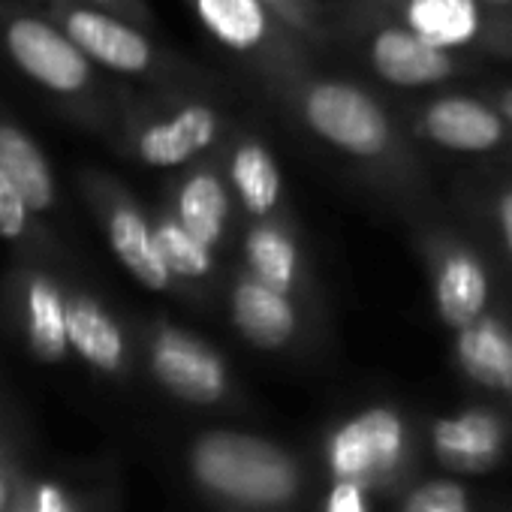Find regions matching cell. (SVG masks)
Instances as JSON below:
<instances>
[{"instance_id": "1", "label": "cell", "mask_w": 512, "mask_h": 512, "mask_svg": "<svg viewBox=\"0 0 512 512\" xmlns=\"http://www.w3.org/2000/svg\"><path fill=\"white\" fill-rule=\"evenodd\" d=\"M193 464L211 491L244 503H281L296 488V470L290 458L256 437H205L196 446Z\"/></svg>"}, {"instance_id": "2", "label": "cell", "mask_w": 512, "mask_h": 512, "mask_svg": "<svg viewBox=\"0 0 512 512\" xmlns=\"http://www.w3.org/2000/svg\"><path fill=\"white\" fill-rule=\"evenodd\" d=\"M305 118L326 142L359 157L380 154L392 136L383 109L365 91L344 82L314 85L305 100Z\"/></svg>"}, {"instance_id": "3", "label": "cell", "mask_w": 512, "mask_h": 512, "mask_svg": "<svg viewBox=\"0 0 512 512\" xmlns=\"http://www.w3.org/2000/svg\"><path fill=\"white\" fill-rule=\"evenodd\" d=\"M404 449V428L392 410H368L350 419L329 446V461L338 479L371 482L389 473Z\"/></svg>"}, {"instance_id": "4", "label": "cell", "mask_w": 512, "mask_h": 512, "mask_svg": "<svg viewBox=\"0 0 512 512\" xmlns=\"http://www.w3.org/2000/svg\"><path fill=\"white\" fill-rule=\"evenodd\" d=\"M7 43L13 58L52 91L73 94L88 85V61L85 52L55 28L37 19H19L7 31Z\"/></svg>"}, {"instance_id": "5", "label": "cell", "mask_w": 512, "mask_h": 512, "mask_svg": "<svg viewBox=\"0 0 512 512\" xmlns=\"http://www.w3.org/2000/svg\"><path fill=\"white\" fill-rule=\"evenodd\" d=\"M157 377L187 401H214L223 395V362L196 338L181 332H163L154 344Z\"/></svg>"}, {"instance_id": "6", "label": "cell", "mask_w": 512, "mask_h": 512, "mask_svg": "<svg viewBox=\"0 0 512 512\" xmlns=\"http://www.w3.org/2000/svg\"><path fill=\"white\" fill-rule=\"evenodd\" d=\"M371 61L377 73L401 88H419V85H434L449 79L452 61L446 49H437L425 43L419 34L410 28H386L377 34L371 46Z\"/></svg>"}, {"instance_id": "7", "label": "cell", "mask_w": 512, "mask_h": 512, "mask_svg": "<svg viewBox=\"0 0 512 512\" xmlns=\"http://www.w3.org/2000/svg\"><path fill=\"white\" fill-rule=\"evenodd\" d=\"M67 34L88 58L106 64L112 70L142 73L151 64L148 40L112 16H103L94 10H79L67 19Z\"/></svg>"}, {"instance_id": "8", "label": "cell", "mask_w": 512, "mask_h": 512, "mask_svg": "<svg viewBox=\"0 0 512 512\" xmlns=\"http://www.w3.org/2000/svg\"><path fill=\"white\" fill-rule=\"evenodd\" d=\"M425 130L452 151H491L503 139V121L473 97H443L428 106Z\"/></svg>"}, {"instance_id": "9", "label": "cell", "mask_w": 512, "mask_h": 512, "mask_svg": "<svg viewBox=\"0 0 512 512\" xmlns=\"http://www.w3.org/2000/svg\"><path fill=\"white\" fill-rule=\"evenodd\" d=\"M232 317L235 326L260 347H281L296 329V311L287 293L263 284L256 275H247L235 284Z\"/></svg>"}, {"instance_id": "10", "label": "cell", "mask_w": 512, "mask_h": 512, "mask_svg": "<svg viewBox=\"0 0 512 512\" xmlns=\"http://www.w3.org/2000/svg\"><path fill=\"white\" fill-rule=\"evenodd\" d=\"M217 136V115L214 109L193 103L184 106L169 121L148 127L139 136V157L151 166H178L199 151H205Z\"/></svg>"}, {"instance_id": "11", "label": "cell", "mask_w": 512, "mask_h": 512, "mask_svg": "<svg viewBox=\"0 0 512 512\" xmlns=\"http://www.w3.org/2000/svg\"><path fill=\"white\" fill-rule=\"evenodd\" d=\"M109 238L118 253V260L127 266V272L145 284L148 290H166L172 281V269L163 256V247L157 241V232L145 223L139 211L130 205H118L109 223Z\"/></svg>"}, {"instance_id": "12", "label": "cell", "mask_w": 512, "mask_h": 512, "mask_svg": "<svg viewBox=\"0 0 512 512\" xmlns=\"http://www.w3.org/2000/svg\"><path fill=\"white\" fill-rule=\"evenodd\" d=\"M485 299H488V275L482 263L470 250H452L443 260L434 284V302L440 317L449 326L464 329L482 317Z\"/></svg>"}, {"instance_id": "13", "label": "cell", "mask_w": 512, "mask_h": 512, "mask_svg": "<svg viewBox=\"0 0 512 512\" xmlns=\"http://www.w3.org/2000/svg\"><path fill=\"white\" fill-rule=\"evenodd\" d=\"M458 362L473 380L512 392V332L500 320L479 317L464 326L458 335Z\"/></svg>"}, {"instance_id": "14", "label": "cell", "mask_w": 512, "mask_h": 512, "mask_svg": "<svg viewBox=\"0 0 512 512\" xmlns=\"http://www.w3.org/2000/svg\"><path fill=\"white\" fill-rule=\"evenodd\" d=\"M407 28L437 49L467 46L479 34L476 0H407Z\"/></svg>"}, {"instance_id": "15", "label": "cell", "mask_w": 512, "mask_h": 512, "mask_svg": "<svg viewBox=\"0 0 512 512\" xmlns=\"http://www.w3.org/2000/svg\"><path fill=\"white\" fill-rule=\"evenodd\" d=\"M0 169L16 181L28 208L46 211L55 202V184L40 148L10 124H0Z\"/></svg>"}, {"instance_id": "16", "label": "cell", "mask_w": 512, "mask_h": 512, "mask_svg": "<svg viewBox=\"0 0 512 512\" xmlns=\"http://www.w3.org/2000/svg\"><path fill=\"white\" fill-rule=\"evenodd\" d=\"M67 335L70 344L97 368L115 371L124 356V341L115 320L91 299H73L67 305Z\"/></svg>"}, {"instance_id": "17", "label": "cell", "mask_w": 512, "mask_h": 512, "mask_svg": "<svg viewBox=\"0 0 512 512\" xmlns=\"http://www.w3.org/2000/svg\"><path fill=\"white\" fill-rule=\"evenodd\" d=\"M202 25L229 49L250 52L266 40L263 0H196Z\"/></svg>"}, {"instance_id": "18", "label": "cell", "mask_w": 512, "mask_h": 512, "mask_svg": "<svg viewBox=\"0 0 512 512\" xmlns=\"http://www.w3.org/2000/svg\"><path fill=\"white\" fill-rule=\"evenodd\" d=\"M500 425L488 413H464L455 419H443L434 428V443L437 449L464 467H482L488 464L497 449H500Z\"/></svg>"}, {"instance_id": "19", "label": "cell", "mask_w": 512, "mask_h": 512, "mask_svg": "<svg viewBox=\"0 0 512 512\" xmlns=\"http://www.w3.org/2000/svg\"><path fill=\"white\" fill-rule=\"evenodd\" d=\"M226 211H229V202H226V190L217 175L196 172L184 181V187L178 193V220L205 247H214L220 241Z\"/></svg>"}, {"instance_id": "20", "label": "cell", "mask_w": 512, "mask_h": 512, "mask_svg": "<svg viewBox=\"0 0 512 512\" xmlns=\"http://www.w3.org/2000/svg\"><path fill=\"white\" fill-rule=\"evenodd\" d=\"M232 184L250 214L266 217L281 196V172L269 148L260 142H241L232 154Z\"/></svg>"}, {"instance_id": "21", "label": "cell", "mask_w": 512, "mask_h": 512, "mask_svg": "<svg viewBox=\"0 0 512 512\" xmlns=\"http://www.w3.org/2000/svg\"><path fill=\"white\" fill-rule=\"evenodd\" d=\"M247 263L263 284L290 293L299 275L296 241L275 223H256L247 235Z\"/></svg>"}, {"instance_id": "22", "label": "cell", "mask_w": 512, "mask_h": 512, "mask_svg": "<svg viewBox=\"0 0 512 512\" xmlns=\"http://www.w3.org/2000/svg\"><path fill=\"white\" fill-rule=\"evenodd\" d=\"M28 308H31V344H34L37 356L58 359L64 353V347L70 344L67 308H64L58 290L43 278L34 281L31 296H28Z\"/></svg>"}, {"instance_id": "23", "label": "cell", "mask_w": 512, "mask_h": 512, "mask_svg": "<svg viewBox=\"0 0 512 512\" xmlns=\"http://www.w3.org/2000/svg\"><path fill=\"white\" fill-rule=\"evenodd\" d=\"M157 241L163 247V256L172 269V275L181 278H205L211 272V247H205L199 238H193L181 220H166L157 226Z\"/></svg>"}, {"instance_id": "24", "label": "cell", "mask_w": 512, "mask_h": 512, "mask_svg": "<svg viewBox=\"0 0 512 512\" xmlns=\"http://www.w3.org/2000/svg\"><path fill=\"white\" fill-rule=\"evenodd\" d=\"M28 220V202L16 181L0 169V235L4 238H19L25 232Z\"/></svg>"}, {"instance_id": "25", "label": "cell", "mask_w": 512, "mask_h": 512, "mask_svg": "<svg viewBox=\"0 0 512 512\" xmlns=\"http://www.w3.org/2000/svg\"><path fill=\"white\" fill-rule=\"evenodd\" d=\"M404 512H467V500L464 491L449 485V482H434L419 488L410 500Z\"/></svg>"}, {"instance_id": "26", "label": "cell", "mask_w": 512, "mask_h": 512, "mask_svg": "<svg viewBox=\"0 0 512 512\" xmlns=\"http://www.w3.org/2000/svg\"><path fill=\"white\" fill-rule=\"evenodd\" d=\"M329 512H365L359 485L341 479V485H338V488L332 491V497H329Z\"/></svg>"}, {"instance_id": "27", "label": "cell", "mask_w": 512, "mask_h": 512, "mask_svg": "<svg viewBox=\"0 0 512 512\" xmlns=\"http://www.w3.org/2000/svg\"><path fill=\"white\" fill-rule=\"evenodd\" d=\"M497 220H500V232H503V241L512 253V190H506L497 202Z\"/></svg>"}, {"instance_id": "28", "label": "cell", "mask_w": 512, "mask_h": 512, "mask_svg": "<svg viewBox=\"0 0 512 512\" xmlns=\"http://www.w3.org/2000/svg\"><path fill=\"white\" fill-rule=\"evenodd\" d=\"M37 512H70V506H67V500L61 497V491L43 488V491H40V500H37Z\"/></svg>"}, {"instance_id": "29", "label": "cell", "mask_w": 512, "mask_h": 512, "mask_svg": "<svg viewBox=\"0 0 512 512\" xmlns=\"http://www.w3.org/2000/svg\"><path fill=\"white\" fill-rule=\"evenodd\" d=\"M500 109H503V115L509 118V124H512V88L509 91H503V97H500Z\"/></svg>"}, {"instance_id": "30", "label": "cell", "mask_w": 512, "mask_h": 512, "mask_svg": "<svg viewBox=\"0 0 512 512\" xmlns=\"http://www.w3.org/2000/svg\"><path fill=\"white\" fill-rule=\"evenodd\" d=\"M491 4H509V0H491Z\"/></svg>"}, {"instance_id": "31", "label": "cell", "mask_w": 512, "mask_h": 512, "mask_svg": "<svg viewBox=\"0 0 512 512\" xmlns=\"http://www.w3.org/2000/svg\"><path fill=\"white\" fill-rule=\"evenodd\" d=\"M0 497H4V488H0Z\"/></svg>"}, {"instance_id": "32", "label": "cell", "mask_w": 512, "mask_h": 512, "mask_svg": "<svg viewBox=\"0 0 512 512\" xmlns=\"http://www.w3.org/2000/svg\"><path fill=\"white\" fill-rule=\"evenodd\" d=\"M103 4H106V0H103Z\"/></svg>"}]
</instances>
